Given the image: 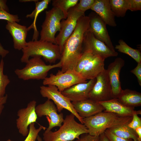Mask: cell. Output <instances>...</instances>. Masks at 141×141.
<instances>
[{"label":"cell","instance_id":"obj_1","mask_svg":"<svg viewBox=\"0 0 141 141\" xmlns=\"http://www.w3.org/2000/svg\"><path fill=\"white\" fill-rule=\"evenodd\" d=\"M89 24L88 16H82L78 20L74 30L64 45L60 61L62 72L75 70L82 53L84 36Z\"/></svg>","mask_w":141,"mask_h":141},{"label":"cell","instance_id":"obj_2","mask_svg":"<svg viewBox=\"0 0 141 141\" xmlns=\"http://www.w3.org/2000/svg\"><path fill=\"white\" fill-rule=\"evenodd\" d=\"M132 118V116H121L104 111L83 118V124L87 128L90 134L99 136L107 129L128 124Z\"/></svg>","mask_w":141,"mask_h":141},{"label":"cell","instance_id":"obj_3","mask_svg":"<svg viewBox=\"0 0 141 141\" xmlns=\"http://www.w3.org/2000/svg\"><path fill=\"white\" fill-rule=\"evenodd\" d=\"M75 116L71 113L67 115L63 124L57 131H45L43 134L44 141H71L79 139L81 135L89 133L85 125L77 122Z\"/></svg>","mask_w":141,"mask_h":141},{"label":"cell","instance_id":"obj_4","mask_svg":"<svg viewBox=\"0 0 141 141\" xmlns=\"http://www.w3.org/2000/svg\"><path fill=\"white\" fill-rule=\"evenodd\" d=\"M21 50L23 54L20 60L22 63H26L30 57L39 56L43 57L47 62L55 63L61 57L58 45L40 40L27 42Z\"/></svg>","mask_w":141,"mask_h":141},{"label":"cell","instance_id":"obj_5","mask_svg":"<svg viewBox=\"0 0 141 141\" xmlns=\"http://www.w3.org/2000/svg\"><path fill=\"white\" fill-rule=\"evenodd\" d=\"M32 57L26 63L24 67L15 70V73L19 79L24 80H43L47 77L48 72L50 70L61 68L60 61L56 64L47 65L41 59L42 56H34Z\"/></svg>","mask_w":141,"mask_h":141},{"label":"cell","instance_id":"obj_6","mask_svg":"<svg viewBox=\"0 0 141 141\" xmlns=\"http://www.w3.org/2000/svg\"><path fill=\"white\" fill-rule=\"evenodd\" d=\"M63 19H64L63 13L58 8L53 7L46 11L45 19L41 26L40 40L56 44L55 35L57 32L60 31L61 21Z\"/></svg>","mask_w":141,"mask_h":141},{"label":"cell","instance_id":"obj_7","mask_svg":"<svg viewBox=\"0 0 141 141\" xmlns=\"http://www.w3.org/2000/svg\"><path fill=\"white\" fill-rule=\"evenodd\" d=\"M80 74L75 70H69L63 73L59 70L56 74H50L43 80V85H53L62 92L76 84L87 82Z\"/></svg>","mask_w":141,"mask_h":141},{"label":"cell","instance_id":"obj_8","mask_svg":"<svg viewBox=\"0 0 141 141\" xmlns=\"http://www.w3.org/2000/svg\"><path fill=\"white\" fill-rule=\"evenodd\" d=\"M40 92L42 96L52 100L56 105L58 112H61L63 109L67 110L83 124V118L76 111L71 101L64 96L56 86L53 85H43L40 86Z\"/></svg>","mask_w":141,"mask_h":141},{"label":"cell","instance_id":"obj_9","mask_svg":"<svg viewBox=\"0 0 141 141\" xmlns=\"http://www.w3.org/2000/svg\"><path fill=\"white\" fill-rule=\"evenodd\" d=\"M85 13L78 11L76 5L68 10L67 18L61 22L60 30L56 37V44L59 46L62 54L64 43L74 30L78 20L81 16L85 15Z\"/></svg>","mask_w":141,"mask_h":141},{"label":"cell","instance_id":"obj_10","mask_svg":"<svg viewBox=\"0 0 141 141\" xmlns=\"http://www.w3.org/2000/svg\"><path fill=\"white\" fill-rule=\"evenodd\" d=\"M96 79L90 92L89 98L97 102L112 99L111 87L106 69L100 73Z\"/></svg>","mask_w":141,"mask_h":141},{"label":"cell","instance_id":"obj_11","mask_svg":"<svg viewBox=\"0 0 141 141\" xmlns=\"http://www.w3.org/2000/svg\"><path fill=\"white\" fill-rule=\"evenodd\" d=\"M36 101L32 100L26 107L20 109L17 112L16 126L19 133L23 136L28 135L29 125L36 122L38 117L36 112Z\"/></svg>","mask_w":141,"mask_h":141},{"label":"cell","instance_id":"obj_12","mask_svg":"<svg viewBox=\"0 0 141 141\" xmlns=\"http://www.w3.org/2000/svg\"><path fill=\"white\" fill-rule=\"evenodd\" d=\"M83 46L84 49L90 50L94 55L104 60L118 55L117 52L112 50L104 43L96 38L89 29L84 34Z\"/></svg>","mask_w":141,"mask_h":141},{"label":"cell","instance_id":"obj_13","mask_svg":"<svg viewBox=\"0 0 141 141\" xmlns=\"http://www.w3.org/2000/svg\"><path fill=\"white\" fill-rule=\"evenodd\" d=\"M53 101L47 99L44 103L36 106V112L38 117L46 116L49 123V126L46 130L48 131L54 127H61L64 120L63 113L58 114Z\"/></svg>","mask_w":141,"mask_h":141},{"label":"cell","instance_id":"obj_14","mask_svg":"<svg viewBox=\"0 0 141 141\" xmlns=\"http://www.w3.org/2000/svg\"><path fill=\"white\" fill-rule=\"evenodd\" d=\"M90 19L89 29L94 36L104 43L112 50L115 51L106 27V25L95 12H92L88 16Z\"/></svg>","mask_w":141,"mask_h":141},{"label":"cell","instance_id":"obj_15","mask_svg":"<svg viewBox=\"0 0 141 141\" xmlns=\"http://www.w3.org/2000/svg\"><path fill=\"white\" fill-rule=\"evenodd\" d=\"M124 64L123 59L118 57L109 65L106 69L111 87L112 98H117L122 90L120 75Z\"/></svg>","mask_w":141,"mask_h":141},{"label":"cell","instance_id":"obj_16","mask_svg":"<svg viewBox=\"0 0 141 141\" xmlns=\"http://www.w3.org/2000/svg\"><path fill=\"white\" fill-rule=\"evenodd\" d=\"M96 80V78L90 79L86 83L76 84L61 92L72 102L79 101L88 99L90 92Z\"/></svg>","mask_w":141,"mask_h":141},{"label":"cell","instance_id":"obj_17","mask_svg":"<svg viewBox=\"0 0 141 141\" xmlns=\"http://www.w3.org/2000/svg\"><path fill=\"white\" fill-rule=\"evenodd\" d=\"M73 107L79 115L83 118H88L105 110L98 102L89 98L72 102Z\"/></svg>","mask_w":141,"mask_h":141},{"label":"cell","instance_id":"obj_18","mask_svg":"<svg viewBox=\"0 0 141 141\" xmlns=\"http://www.w3.org/2000/svg\"><path fill=\"white\" fill-rule=\"evenodd\" d=\"M5 28L13 38L14 48L19 50H22L27 42L26 39L28 31L27 28L16 22L7 21Z\"/></svg>","mask_w":141,"mask_h":141},{"label":"cell","instance_id":"obj_19","mask_svg":"<svg viewBox=\"0 0 141 141\" xmlns=\"http://www.w3.org/2000/svg\"><path fill=\"white\" fill-rule=\"evenodd\" d=\"M107 25L115 27L117 25L115 17L111 9L109 0H95L91 8Z\"/></svg>","mask_w":141,"mask_h":141},{"label":"cell","instance_id":"obj_20","mask_svg":"<svg viewBox=\"0 0 141 141\" xmlns=\"http://www.w3.org/2000/svg\"><path fill=\"white\" fill-rule=\"evenodd\" d=\"M105 109L104 111L116 114L121 116H132L134 114H141V110H135L134 108L126 106L120 103L116 98L98 102Z\"/></svg>","mask_w":141,"mask_h":141},{"label":"cell","instance_id":"obj_21","mask_svg":"<svg viewBox=\"0 0 141 141\" xmlns=\"http://www.w3.org/2000/svg\"><path fill=\"white\" fill-rule=\"evenodd\" d=\"M104 60L96 56L84 67L80 73L86 80L96 79L105 69Z\"/></svg>","mask_w":141,"mask_h":141},{"label":"cell","instance_id":"obj_22","mask_svg":"<svg viewBox=\"0 0 141 141\" xmlns=\"http://www.w3.org/2000/svg\"><path fill=\"white\" fill-rule=\"evenodd\" d=\"M117 98L120 103L128 107L134 108L141 106V93L136 91L122 90Z\"/></svg>","mask_w":141,"mask_h":141},{"label":"cell","instance_id":"obj_23","mask_svg":"<svg viewBox=\"0 0 141 141\" xmlns=\"http://www.w3.org/2000/svg\"><path fill=\"white\" fill-rule=\"evenodd\" d=\"M39 1L35 3V9L31 14L27 15L26 16L27 18H30L34 19V20L32 24L27 28L28 31L32 28L34 30V32L32 40H38L39 35V33L36 25V22L38 15L40 13L47 8L51 0H43L40 1Z\"/></svg>","mask_w":141,"mask_h":141},{"label":"cell","instance_id":"obj_24","mask_svg":"<svg viewBox=\"0 0 141 141\" xmlns=\"http://www.w3.org/2000/svg\"><path fill=\"white\" fill-rule=\"evenodd\" d=\"M127 125L108 129L114 134L121 138L138 141V136L135 131L129 127Z\"/></svg>","mask_w":141,"mask_h":141},{"label":"cell","instance_id":"obj_25","mask_svg":"<svg viewBox=\"0 0 141 141\" xmlns=\"http://www.w3.org/2000/svg\"><path fill=\"white\" fill-rule=\"evenodd\" d=\"M111 10L115 16L124 17L129 8V0H109Z\"/></svg>","mask_w":141,"mask_h":141},{"label":"cell","instance_id":"obj_26","mask_svg":"<svg viewBox=\"0 0 141 141\" xmlns=\"http://www.w3.org/2000/svg\"><path fill=\"white\" fill-rule=\"evenodd\" d=\"M118 43L119 44L116 45L115 49L130 56L137 63L141 62V52L140 50L130 47L122 39H120Z\"/></svg>","mask_w":141,"mask_h":141},{"label":"cell","instance_id":"obj_27","mask_svg":"<svg viewBox=\"0 0 141 141\" xmlns=\"http://www.w3.org/2000/svg\"><path fill=\"white\" fill-rule=\"evenodd\" d=\"M78 0H53L52 5L60 9L64 15V19L67 17L68 11L71 8L75 6L78 3Z\"/></svg>","mask_w":141,"mask_h":141},{"label":"cell","instance_id":"obj_28","mask_svg":"<svg viewBox=\"0 0 141 141\" xmlns=\"http://www.w3.org/2000/svg\"><path fill=\"white\" fill-rule=\"evenodd\" d=\"M96 56L89 50L84 49L75 70L80 73L84 67Z\"/></svg>","mask_w":141,"mask_h":141},{"label":"cell","instance_id":"obj_29","mask_svg":"<svg viewBox=\"0 0 141 141\" xmlns=\"http://www.w3.org/2000/svg\"><path fill=\"white\" fill-rule=\"evenodd\" d=\"M4 62L3 58L0 61V97L6 94V88L10 83V81L8 76L4 73Z\"/></svg>","mask_w":141,"mask_h":141},{"label":"cell","instance_id":"obj_30","mask_svg":"<svg viewBox=\"0 0 141 141\" xmlns=\"http://www.w3.org/2000/svg\"><path fill=\"white\" fill-rule=\"evenodd\" d=\"M29 132L25 139L24 141H36L39 132L42 130H45L46 128L40 125L38 128L35 126V123L31 124L29 127Z\"/></svg>","mask_w":141,"mask_h":141},{"label":"cell","instance_id":"obj_31","mask_svg":"<svg viewBox=\"0 0 141 141\" xmlns=\"http://www.w3.org/2000/svg\"><path fill=\"white\" fill-rule=\"evenodd\" d=\"M0 20H6L10 22H19L20 20L17 15L11 14L1 7Z\"/></svg>","mask_w":141,"mask_h":141},{"label":"cell","instance_id":"obj_32","mask_svg":"<svg viewBox=\"0 0 141 141\" xmlns=\"http://www.w3.org/2000/svg\"><path fill=\"white\" fill-rule=\"evenodd\" d=\"M79 3L76 5L77 9L79 11L85 13L87 10L91 9L95 0H80Z\"/></svg>","mask_w":141,"mask_h":141},{"label":"cell","instance_id":"obj_33","mask_svg":"<svg viewBox=\"0 0 141 141\" xmlns=\"http://www.w3.org/2000/svg\"><path fill=\"white\" fill-rule=\"evenodd\" d=\"M127 125L135 131L137 128L141 127V118L139 117L137 114H133L131 120Z\"/></svg>","mask_w":141,"mask_h":141},{"label":"cell","instance_id":"obj_34","mask_svg":"<svg viewBox=\"0 0 141 141\" xmlns=\"http://www.w3.org/2000/svg\"><path fill=\"white\" fill-rule=\"evenodd\" d=\"M109 141H133L132 139H126L119 137L111 132L108 129L104 132Z\"/></svg>","mask_w":141,"mask_h":141},{"label":"cell","instance_id":"obj_35","mask_svg":"<svg viewBox=\"0 0 141 141\" xmlns=\"http://www.w3.org/2000/svg\"><path fill=\"white\" fill-rule=\"evenodd\" d=\"M73 141H100L99 136H93L89 133L81 135L79 139Z\"/></svg>","mask_w":141,"mask_h":141},{"label":"cell","instance_id":"obj_36","mask_svg":"<svg viewBox=\"0 0 141 141\" xmlns=\"http://www.w3.org/2000/svg\"><path fill=\"white\" fill-rule=\"evenodd\" d=\"M129 1L128 10L132 11L141 10V0H129Z\"/></svg>","mask_w":141,"mask_h":141},{"label":"cell","instance_id":"obj_37","mask_svg":"<svg viewBox=\"0 0 141 141\" xmlns=\"http://www.w3.org/2000/svg\"><path fill=\"white\" fill-rule=\"evenodd\" d=\"M137 66L131 70V73L134 74L137 77L139 85L141 86V62L137 63Z\"/></svg>","mask_w":141,"mask_h":141},{"label":"cell","instance_id":"obj_38","mask_svg":"<svg viewBox=\"0 0 141 141\" xmlns=\"http://www.w3.org/2000/svg\"><path fill=\"white\" fill-rule=\"evenodd\" d=\"M8 96L6 94L3 97H0V116L4 107V105L7 102Z\"/></svg>","mask_w":141,"mask_h":141},{"label":"cell","instance_id":"obj_39","mask_svg":"<svg viewBox=\"0 0 141 141\" xmlns=\"http://www.w3.org/2000/svg\"><path fill=\"white\" fill-rule=\"evenodd\" d=\"M9 53V51L5 49L0 42V56L2 58L5 57Z\"/></svg>","mask_w":141,"mask_h":141},{"label":"cell","instance_id":"obj_40","mask_svg":"<svg viewBox=\"0 0 141 141\" xmlns=\"http://www.w3.org/2000/svg\"><path fill=\"white\" fill-rule=\"evenodd\" d=\"M7 2L6 0H0V7L9 12V8L6 4Z\"/></svg>","mask_w":141,"mask_h":141},{"label":"cell","instance_id":"obj_41","mask_svg":"<svg viewBox=\"0 0 141 141\" xmlns=\"http://www.w3.org/2000/svg\"><path fill=\"white\" fill-rule=\"evenodd\" d=\"M135 131L138 136V141H141V127L137 128Z\"/></svg>","mask_w":141,"mask_h":141},{"label":"cell","instance_id":"obj_42","mask_svg":"<svg viewBox=\"0 0 141 141\" xmlns=\"http://www.w3.org/2000/svg\"><path fill=\"white\" fill-rule=\"evenodd\" d=\"M100 141H109L104 133L99 136Z\"/></svg>","mask_w":141,"mask_h":141},{"label":"cell","instance_id":"obj_43","mask_svg":"<svg viewBox=\"0 0 141 141\" xmlns=\"http://www.w3.org/2000/svg\"><path fill=\"white\" fill-rule=\"evenodd\" d=\"M39 0H20L19 1L21 2H34L35 3L38 1Z\"/></svg>","mask_w":141,"mask_h":141},{"label":"cell","instance_id":"obj_44","mask_svg":"<svg viewBox=\"0 0 141 141\" xmlns=\"http://www.w3.org/2000/svg\"><path fill=\"white\" fill-rule=\"evenodd\" d=\"M37 141H43L42 138L39 135L37 136Z\"/></svg>","mask_w":141,"mask_h":141},{"label":"cell","instance_id":"obj_45","mask_svg":"<svg viewBox=\"0 0 141 141\" xmlns=\"http://www.w3.org/2000/svg\"><path fill=\"white\" fill-rule=\"evenodd\" d=\"M6 141H13L11 140V139H8Z\"/></svg>","mask_w":141,"mask_h":141}]
</instances>
